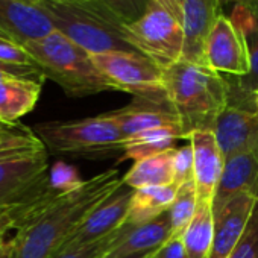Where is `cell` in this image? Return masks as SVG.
I'll list each match as a JSON object with an SVG mask.
<instances>
[{"label":"cell","instance_id":"1","mask_svg":"<svg viewBox=\"0 0 258 258\" xmlns=\"http://www.w3.org/2000/svg\"><path fill=\"white\" fill-rule=\"evenodd\" d=\"M121 184L118 170L108 169L78 188L59 195L13 234L14 258H50L87 216Z\"/></svg>","mask_w":258,"mask_h":258},{"label":"cell","instance_id":"2","mask_svg":"<svg viewBox=\"0 0 258 258\" xmlns=\"http://www.w3.org/2000/svg\"><path fill=\"white\" fill-rule=\"evenodd\" d=\"M46 148L0 158V238H10L59 195L49 181Z\"/></svg>","mask_w":258,"mask_h":258},{"label":"cell","instance_id":"3","mask_svg":"<svg viewBox=\"0 0 258 258\" xmlns=\"http://www.w3.org/2000/svg\"><path fill=\"white\" fill-rule=\"evenodd\" d=\"M164 90L179 118L184 140H190L196 131H213L229 102L226 76L208 66L184 59L164 69Z\"/></svg>","mask_w":258,"mask_h":258},{"label":"cell","instance_id":"4","mask_svg":"<svg viewBox=\"0 0 258 258\" xmlns=\"http://www.w3.org/2000/svg\"><path fill=\"white\" fill-rule=\"evenodd\" d=\"M55 31L91 55L137 52L127 38L126 25L97 0H38Z\"/></svg>","mask_w":258,"mask_h":258},{"label":"cell","instance_id":"5","mask_svg":"<svg viewBox=\"0 0 258 258\" xmlns=\"http://www.w3.org/2000/svg\"><path fill=\"white\" fill-rule=\"evenodd\" d=\"M46 79L58 84L69 97H85L115 91L96 67L91 53L55 31L23 46Z\"/></svg>","mask_w":258,"mask_h":258},{"label":"cell","instance_id":"6","mask_svg":"<svg viewBox=\"0 0 258 258\" xmlns=\"http://www.w3.org/2000/svg\"><path fill=\"white\" fill-rule=\"evenodd\" d=\"M47 152L87 160H106L124 154V137L106 112L69 121H41L34 126Z\"/></svg>","mask_w":258,"mask_h":258},{"label":"cell","instance_id":"7","mask_svg":"<svg viewBox=\"0 0 258 258\" xmlns=\"http://www.w3.org/2000/svg\"><path fill=\"white\" fill-rule=\"evenodd\" d=\"M127 38L161 69L182 59L184 14L181 0H149L143 16L126 25Z\"/></svg>","mask_w":258,"mask_h":258},{"label":"cell","instance_id":"8","mask_svg":"<svg viewBox=\"0 0 258 258\" xmlns=\"http://www.w3.org/2000/svg\"><path fill=\"white\" fill-rule=\"evenodd\" d=\"M96 67L115 91L134 97L164 99V69L137 52H109L91 55Z\"/></svg>","mask_w":258,"mask_h":258},{"label":"cell","instance_id":"9","mask_svg":"<svg viewBox=\"0 0 258 258\" xmlns=\"http://www.w3.org/2000/svg\"><path fill=\"white\" fill-rule=\"evenodd\" d=\"M205 64L214 72L241 78L249 73L250 61L241 29L225 14H220L205 43Z\"/></svg>","mask_w":258,"mask_h":258},{"label":"cell","instance_id":"10","mask_svg":"<svg viewBox=\"0 0 258 258\" xmlns=\"http://www.w3.org/2000/svg\"><path fill=\"white\" fill-rule=\"evenodd\" d=\"M134 191V188L121 184L108 199L87 216V219L67 237L58 250L99 241L121 228L126 222Z\"/></svg>","mask_w":258,"mask_h":258},{"label":"cell","instance_id":"11","mask_svg":"<svg viewBox=\"0 0 258 258\" xmlns=\"http://www.w3.org/2000/svg\"><path fill=\"white\" fill-rule=\"evenodd\" d=\"M213 133L225 158L258 149V108L228 106L217 117Z\"/></svg>","mask_w":258,"mask_h":258},{"label":"cell","instance_id":"12","mask_svg":"<svg viewBox=\"0 0 258 258\" xmlns=\"http://www.w3.org/2000/svg\"><path fill=\"white\" fill-rule=\"evenodd\" d=\"M106 115L115 121L124 139L148 131L154 127L179 126V118L170 106L167 97L164 99H145L136 97L127 106L108 111ZM182 131V129H181Z\"/></svg>","mask_w":258,"mask_h":258},{"label":"cell","instance_id":"13","mask_svg":"<svg viewBox=\"0 0 258 258\" xmlns=\"http://www.w3.org/2000/svg\"><path fill=\"white\" fill-rule=\"evenodd\" d=\"M229 19L241 29L246 38L250 69L241 78L226 76L229 84L228 103L255 108V94L258 93V16L247 7H234Z\"/></svg>","mask_w":258,"mask_h":258},{"label":"cell","instance_id":"14","mask_svg":"<svg viewBox=\"0 0 258 258\" xmlns=\"http://www.w3.org/2000/svg\"><path fill=\"white\" fill-rule=\"evenodd\" d=\"M256 204V195L241 193L214 214V241L208 258H229L240 243Z\"/></svg>","mask_w":258,"mask_h":258},{"label":"cell","instance_id":"15","mask_svg":"<svg viewBox=\"0 0 258 258\" xmlns=\"http://www.w3.org/2000/svg\"><path fill=\"white\" fill-rule=\"evenodd\" d=\"M0 31L14 43L25 46L50 35L55 28L40 7L25 0H0Z\"/></svg>","mask_w":258,"mask_h":258},{"label":"cell","instance_id":"16","mask_svg":"<svg viewBox=\"0 0 258 258\" xmlns=\"http://www.w3.org/2000/svg\"><path fill=\"white\" fill-rule=\"evenodd\" d=\"M190 146L193 149V181L199 202L213 204L225 157L213 131H196L190 137Z\"/></svg>","mask_w":258,"mask_h":258},{"label":"cell","instance_id":"17","mask_svg":"<svg viewBox=\"0 0 258 258\" xmlns=\"http://www.w3.org/2000/svg\"><path fill=\"white\" fill-rule=\"evenodd\" d=\"M184 14L182 59L205 64V43L222 13L220 0H181Z\"/></svg>","mask_w":258,"mask_h":258},{"label":"cell","instance_id":"18","mask_svg":"<svg viewBox=\"0 0 258 258\" xmlns=\"http://www.w3.org/2000/svg\"><path fill=\"white\" fill-rule=\"evenodd\" d=\"M241 193L258 195V149L225 158L223 172L213 201V214Z\"/></svg>","mask_w":258,"mask_h":258},{"label":"cell","instance_id":"19","mask_svg":"<svg viewBox=\"0 0 258 258\" xmlns=\"http://www.w3.org/2000/svg\"><path fill=\"white\" fill-rule=\"evenodd\" d=\"M172 228L167 214L161 217L131 226L126 223V229L115 244L109 249L106 256L111 258H126V256H140L157 250L172 237Z\"/></svg>","mask_w":258,"mask_h":258},{"label":"cell","instance_id":"20","mask_svg":"<svg viewBox=\"0 0 258 258\" xmlns=\"http://www.w3.org/2000/svg\"><path fill=\"white\" fill-rule=\"evenodd\" d=\"M43 90V82L19 78H0V123H17L29 114Z\"/></svg>","mask_w":258,"mask_h":258},{"label":"cell","instance_id":"21","mask_svg":"<svg viewBox=\"0 0 258 258\" xmlns=\"http://www.w3.org/2000/svg\"><path fill=\"white\" fill-rule=\"evenodd\" d=\"M175 154H176V148L136 161L134 166L123 175L121 178L123 184L134 190L146 188V187L173 185Z\"/></svg>","mask_w":258,"mask_h":258},{"label":"cell","instance_id":"22","mask_svg":"<svg viewBox=\"0 0 258 258\" xmlns=\"http://www.w3.org/2000/svg\"><path fill=\"white\" fill-rule=\"evenodd\" d=\"M176 191H178L176 185L146 187V188L136 190L131 198V204H129V211L124 223L136 226L161 217L172 207Z\"/></svg>","mask_w":258,"mask_h":258},{"label":"cell","instance_id":"23","mask_svg":"<svg viewBox=\"0 0 258 258\" xmlns=\"http://www.w3.org/2000/svg\"><path fill=\"white\" fill-rule=\"evenodd\" d=\"M184 139L179 126L154 127L124 139V154L120 161L124 160H143L170 149H175L176 140Z\"/></svg>","mask_w":258,"mask_h":258},{"label":"cell","instance_id":"24","mask_svg":"<svg viewBox=\"0 0 258 258\" xmlns=\"http://www.w3.org/2000/svg\"><path fill=\"white\" fill-rule=\"evenodd\" d=\"M182 241L188 258H208L214 241L213 204L199 202L195 217L182 232Z\"/></svg>","mask_w":258,"mask_h":258},{"label":"cell","instance_id":"25","mask_svg":"<svg viewBox=\"0 0 258 258\" xmlns=\"http://www.w3.org/2000/svg\"><path fill=\"white\" fill-rule=\"evenodd\" d=\"M46 148L34 127L22 123H0V155H16Z\"/></svg>","mask_w":258,"mask_h":258},{"label":"cell","instance_id":"26","mask_svg":"<svg viewBox=\"0 0 258 258\" xmlns=\"http://www.w3.org/2000/svg\"><path fill=\"white\" fill-rule=\"evenodd\" d=\"M198 205H199V198H198L195 181H188L179 185L175 201L169 208V211L166 213L173 235H182V232L187 229L191 219L195 217Z\"/></svg>","mask_w":258,"mask_h":258},{"label":"cell","instance_id":"27","mask_svg":"<svg viewBox=\"0 0 258 258\" xmlns=\"http://www.w3.org/2000/svg\"><path fill=\"white\" fill-rule=\"evenodd\" d=\"M124 229H126V223L121 228H118L115 232H112L111 235H108L99 241L61 249V250L55 252L50 258H103L109 252V249L115 244V241L121 237Z\"/></svg>","mask_w":258,"mask_h":258},{"label":"cell","instance_id":"28","mask_svg":"<svg viewBox=\"0 0 258 258\" xmlns=\"http://www.w3.org/2000/svg\"><path fill=\"white\" fill-rule=\"evenodd\" d=\"M229 258H258V195L246 231Z\"/></svg>","mask_w":258,"mask_h":258},{"label":"cell","instance_id":"29","mask_svg":"<svg viewBox=\"0 0 258 258\" xmlns=\"http://www.w3.org/2000/svg\"><path fill=\"white\" fill-rule=\"evenodd\" d=\"M49 181L50 185L59 193L72 191L84 182L79 178L78 170L66 163H56L49 169Z\"/></svg>","mask_w":258,"mask_h":258},{"label":"cell","instance_id":"30","mask_svg":"<svg viewBox=\"0 0 258 258\" xmlns=\"http://www.w3.org/2000/svg\"><path fill=\"white\" fill-rule=\"evenodd\" d=\"M124 23H134L139 20L148 8L149 0H97Z\"/></svg>","mask_w":258,"mask_h":258},{"label":"cell","instance_id":"31","mask_svg":"<svg viewBox=\"0 0 258 258\" xmlns=\"http://www.w3.org/2000/svg\"><path fill=\"white\" fill-rule=\"evenodd\" d=\"M173 170H175L173 185L179 187L188 181H193V149H191V146L176 148Z\"/></svg>","mask_w":258,"mask_h":258},{"label":"cell","instance_id":"32","mask_svg":"<svg viewBox=\"0 0 258 258\" xmlns=\"http://www.w3.org/2000/svg\"><path fill=\"white\" fill-rule=\"evenodd\" d=\"M0 61L17 66H35L28 50L13 41H0Z\"/></svg>","mask_w":258,"mask_h":258},{"label":"cell","instance_id":"33","mask_svg":"<svg viewBox=\"0 0 258 258\" xmlns=\"http://www.w3.org/2000/svg\"><path fill=\"white\" fill-rule=\"evenodd\" d=\"M154 258H188L182 235H172L163 246L155 250Z\"/></svg>","mask_w":258,"mask_h":258},{"label":"cell","instance_id":"34","mask_svg":"<svg viewBox=\"0 0 258 258\" xmlns=\"http://www.w3.org/2000/svg\"><path fill=\"white\" fill-rule=\"evenodd\" d=\"M0 258H14V246L11 238L5 240L0 244Z\"/></svg>","mask_w":258,"mask_h":258},{"label":"cell","instance_id":"35","mask_svg":"<svg viewBox=\"0 0 258 258\" xmlns=\"http://www.w3.org/2000/svg\"><path fill=\"white\" fill-rule=\"evenodd\" d=\"M220 5L222 8L225 7H247L249 5V0H220Z\"/></svg>","mask_w":258,"mask_h":258},{"label":"cell","instance_id":"36","mask_svg":"<svg viewBox=\"0 0 258 258\" xmlns=\"http://www.w3.org/2000/svg\"><path fill=\"white\" fill-rule=\"evenodd\" d=\"M247 8H249L252 13H255V14L258 16V0H249Z\"/></svg>","mask_w":258,"mask_h":258},{"label":"cell","instance_id":"37","mask_svg":"<svg viewBox=\"0 0 258 258\" xmlns=\"http://www.w3.org/2000/svg\"><path fill=\"white\" fill-rule=\"evenodd\" d=\"M0 41H13V40H11V38H10V37H8L5 32L0 31ZM13 43H14V41H13Z\"/></svg>","mask_w":258,"mask_h":258},{"label":"cell","instance_id":"38","mask_svg":"<svg viewBox=\"0 0 258 258\" xmlns=\"http://www.w3.org/2000/svg\"><path fill=\"white\" fill-rule=\"evenodd\" d=\"M146 255H148V253H146ZM146 255H140V256H126V258H145ZM103 258H111V256H106V255H105Z\"/></svg>","mask_w":258,"mask_h":258},{"label":"cell","instance_id":"39","mask_svg":"<svg viewBox=\"0 0 258 258\" xmlns=\"http://www.w3.org/2000/svg\"><path fill=\"white\" fill-rule=\"evenodd\" d=\"M25 2H28V4H32V5H37L38 0H25Z\"/></svg>","mask_w":258,"mask_h":258},{"label":"cell","instance_id":"40","mask_svg":"<svg viewBox=\"0 0 258 258\" xmlns=\"http://www.w3.org/2000/svg\"><path fill=\"white\" fill-rule=\"evenodd\" d=\"M154 253H155V250H154V252H151V253H148L145 258H154Z\"/></svg>","mask_w":258,"mask_h":258},{"label":"cell","instance_id":"41","mask_svg":"<svg viewBox=\"0 0 258 258\" xmlns=\"http://www.w3.org/2000/svg\"><path fill=\"white\" fill-rule=\"evenodd\" d=\"M255 105H256V108H258V93L255 94Z\"/></svg>","mask_w":258,"mask_h":258},{"label":"cell","instance_id":"42","mask_svg":"<svg viewBox=\"0 0 258 258\" xmlns=\"http://www.w3.org/2000/svg\"><path fill=\"white\" fill-rule=\"evenodd\" d=\"M10 238H11V237H10ZM5 240H8V238H0V244H2V243H4Z\"/></svg>","mask_w":258,"mask_h":258}]
</instances>
